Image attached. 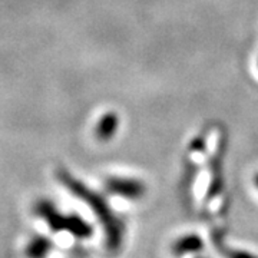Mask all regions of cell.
<instances>
[{
  "instance_id": "cell-4",
  "label": "cell",
  "mask_w": 258,
  "mask_h": 258,
  "mask_svg": "<svg viewBox=\"0 0 258 258\" xmlns=\"http://www.w3.org/2000/svg\"><path fill=\"white\" fill-rule=\"evenodd\" d=\"M53 241L46 235L36 234L32 235L23 248V257L25 258H47L53 249Z\"/></svg>"
},
{
  "instance_id": "cell-1",
  "label": "cell",
  "mask_w": 258,
  "mask_h": 258,
  "mask_svg": "<svg viewBox=\"0 0 258 258\" xmlns=\"http://www.w3.org/2000/svg\"><path fill=\"white\" fill-rule=\"evenodd\" d=\"M56 175L68 189H71L79 200H82L83 203L88 204L89 208L96 214V217L99 218V221H101L102 225L105 227V231H106V247H108L109 251H118L120 244H122V235H123L122 228H123V225L113 215V212L108 207L106 201L102 198L101 195L93 192L88 186H85L82 182L75 179L69 172L59 171Z\"/></svg>"
},
{
  "instance_id": "cell-7",
  "label": "cell",
  "mask_w": 258,
  "mask_h": 258,
  "mask_svg": "<svg viewBox=\"0 0 258 258\" xmlns=\"http://www.w3.org/2000/svg\"><path fill=\"white\" fill-rule=\"evenodd\" d=\"M228 258H257L254 255H251L248 252H244V251H230Z\"/></svg>"
},
{
  "instance_id": "cell-5",
  "label": "cell",
  "mask_w": 258,
  "mask_h": 258,
  "mask_svg": "<svg viewBox=\"0 0 258 258\" xmlns=\"http://www.w3.org/2000/svg\"><path fill=\"white\" fill-rule=\"evenodd\" d=\"M119 126V118L116 113L108 112L101 118L96 126V135L101 141H109L116 134Z\"/></svg>"
},
{
  "instance_id": "cell-6",
  "label": "cell",
  "mask_w": 258,
  "mask_h": 258,
  "mask_svg": "<svg viewBox=\"0 0 258 258\" xmlns=\"http://www.w3.org/2000/svg\"><path fill=\"white\" fill-rule=\"evenodd\" d=\"M201 248H203V240L198 235H192V234L179 238L172 245V251H174L175 255H184V254L198 252Z\"/></svg>"
},
{
  "instance_id": "cell-3",
  "label": "cell",
  "mask_w": 258,
  "mask_h": 258,
  "mask_svg": "<svg viewBox=\"0 0 258 258\" xmlns=\"http://www.w3.org/2000/svg\"><path fill=\"white\" fill-rule=\"evenodd\" d=\"M33 212L43 222H46L47 227L53 232H62V231H68V225H69V215L62 214L56 208V205L49 200H39L35 207H33Z\"/></svg>"
},
{
  "instance_id": "cell-8",
  "label": "cell",
  "mask_w": 258,
  "mask_h": 258,
  "mask_svg": "<svg viewBox=\"0 0 258 258\" xmlns=\"http://www.w3.org/2000/svg\"><path fill=\"white\" fill-rule=\"evenodd\" d=\"M254 181H255V185H257V188H258V174L255 175V178H254Z\"/></svg>"
},
{
  "instance_id": "cell-2",
  "label": "cell",
  "mask_w": 258,
  "mask_h": 258,
  "mask_svg": "<svg viewBox=\"0 0 258 258\" xmlns=\"http://www.w3.org/2000/svg\"><path fill=\"white\" fill-rule=\"evenodd\" d=\"M106 191L115 195H119L126 200H141L145 192L147 186L142 181L134 179V178H123V176H111L106 179Z\"/></svg>"
}]
</instances>
